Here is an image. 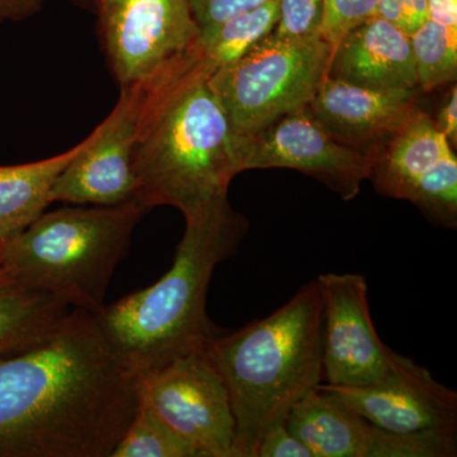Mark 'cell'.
I'll return each mask as SVG.
<instances>
[{
	"mask_svg": "<svg viewBox=\"0 0 457 457\" xmlns=\"http://www.w3.org/2000/svg\"><path fill=\"white\" fill-rule=\"evenodd\" d=\"M137 407V374L92 312L0 357V457H112Z\"/></svg>",
	"mask_w": 457,
	"mask_h": 457,
	"instance_id": "cell-1",
	"label": "cell"
},
{
	"mask_svg": "<svg viewBox=\"0 0 457 457\" xmlns=\"http://www.w3.org/2000/svg\"><path fill=\"white\" fill-rule=\"evenodd\" d=\"M196 46L141 83L135 137L137 200L185 219L227 200L237 174L236 137Z\"/></svg>",
	"mask_w": 457,
	"mask_h": 457,
	"instance_id": "cell-2",
	"label": "cell"
},
{
	"mask_svg": "<svg viewBox=\"0 0 457 457\" xmlns=\"http://www.w3.org/2000/svg\"><path fill=\"white\" fill-rule=\"evenodd\" d=\"M185 220L163 278L96 315L114 351L137 375L206 350L216 337L206 309L213 270L237 253L249 228L228 198Z\"/></svg>",
	"mask_w": 457,
	"mask_h": 457,
	"instance_id": "cell-3",
	"label": "cell"
},
{
	"mask_svg": "<svg viewBox=\"0 0 457 457\" xmlns=\"http://www.w3.org/2000/svg\"><path fill=\"white\" fill-rule=\"evenodd\" d=\"M323 314L317 278L269 317L207 343L236 420L233 457H257L264 433L323 383Z\"/></svg>",
	"mask_w": 457,
	"mask_h": 457,
	"instance_id": "cell-4",
	"label": "cell"
},
{
	"mask_svg": "<svg viewBox=\"0 0 457 457\" xmlns=\"http://www.w3.org/2000/svg\"><path fill=\"white\" fill-rule=\"evenodd\" d=\"M77 206L45 212L5 242L2 267L25 287L98 315L114 270L149 210L137 198L113 206Z\"/></svg>",
	"mask_w": 457,
	"mask_h": 457,
	"instance_id": "cell-5",
	"label": "cell"
},
{
	"mask_svg": "<svg viewBox=\"0 0 457 457\" xmlns=\"http://www.w3.org/2000/svg\"><path fill=\"white\" fill-rule=\"evenodd\" d=\"M333 49L321 36L284 38L270 33L210 82L234 137L263 130L286 114L309 107L329 73Z\"/></svg>",
	"mask_w": 457,
	"mask_h": 457,
	"instance_id": "cell-6",
	"label": "cell"
},
{
	"mask_svg": "<svg viewBox=\"0 0 457 457\" xmlns=\"http://www.w3.org/2000/svg\"><path fill=\"white\" fill-rule=\"evenodd\" d=\"M139 396L197 457H233L236 420L206 351L137 375Z\"/></svg>",
	"mask_w": 457,
	"mask_h": 457,
	"instance_id": "cell-7",
	"label": "cell"
},
{
	"mask_svg": "<svg viewBox=\"0 0 457 457\" xmlns=\"http://www.w3.org/2000/svg\"><path fill=\"white\" fill-rule=\"evenodd\" d=\"M96 11L120 88L152 79L200 38L189 0H98Z\"/></svg>",
	"mask_w": 457,
	"mask_h": 457,
	"instance_id": "cell-8",
	"label": "cell"
},
{
	"mask_svg": "<svg viewBox=\"0 0 457 457\" xmlns=\"http://www.w3.org/2000/svg\"><path fill=\"white\" fill-rule=\"evenodd\" d=\"M237 168H287L314 177L343 200L360 194L369 179L370 155L336 140L309 107L286 114L263 130L236 137Z\"/></svg>",
	"mask_w": 457,
	"mask_h": 457,
	"instance_id": "cell-9",
	"label": "cell"
},
{
	"mask_svg": "<svg viewBox=\"0 0 457 457\" xmlns=\"http://www.w3.org/2000/svg\"><path fill=\"white\" fill-rule=\"evenodd\" d=\"M285 423L314 457L457 455V433L385 431L318 387L291 408Z\"/></svg>",
	"mask_w": 457,
	"mask_h": 457,
	"instance_id": "cell-10",
	"label": "cell"
},
{
	"mask_svg": "<svg viewBox=\"0 0 457 457\" xmlns=\"http://www.w3.org/2000/svg\"><path fill=\"white\" fill-rule=\"evenodd\" d=\"M324 296L323 384L363 386L383 378L396 352L376 332L369 286L359 273L319 276Z\"/></svg>",
	"mask_w": 457,
	"mask_h": 457,
	"instance_id": "cell-11",
	"label": "cell"
},
{
	"mask_svg": "<svg viewBox=\"0 0 457 457\" xmlns=\"http://www.w3.org/2000/svg\"><path fill=\"white\" fill-rule=\"evenodd\" d=\"M141 83L121 88L106 120L84 139L53 189V203L113 206L137 198L135 137Z\"/></svg>",
	"mask_w": 457,
	"mask_h": 457,
	"instance_id": "cell-12",
	"label": "cell"
},
{
	"mask_svg": "<svg viewBox=\"0 0 457 457\" xmlns=\"http://www.w3.org/2000/svg\"><path fill=\"white\" fill-rule=\"evenodd\" d=\"M345 407L385 431L457 433V393L438 383L431 372L413 360L396 353L393 368L376 383L363 386H329Z\"/></svg>",
	"mask_w": 457,
	"mask_h": 457,
	"instance_id": "cell-13",
	"label": "cell"
},
{
	"mask_svg": "<svg viewBox=\"0 0 457 457\" xmlns=\"http://www.w3.org/2000/svg\"><path fill=\"white\" fill-rule=\"evenodd\" d=\"M420 90H376L327 77L309 110L336 140L369 154L420 110Z\"/></svg>",
	"mask_w": 457,
	"mask_h": 457,
	"instance_id": "cell-14",
	"label": "cell"
},
{
	"mask_svg": "<svg viewBox=\"0 0 457 457\" xmlns=\"http://www.w3.org/2000/svg\"><path fill=\"white\" fill-rule=\"evenodd\" d=\"M328 77L370 89L420 90L411 37L375 16L339 40Z\"/></svg>",
	"mask_w": 457,
	"mask_h": 457,
	"instance_id": "cell-15",
	"label": "cell"
},
{
	"mask_svg": "<svg viewBox=\"0 0 457 457\" xmlns=\"http://www.w3.org/2000/svg\"><path fill=\"white\" fill-rule=\"evenodd\" d=\"M450 153L449 140L420 108L390 139L369 153V179L380 194L407 200L418 180Z\"/></svg>",
	"mask_w": 457,
	"mask_h": 457,
	"instance_id": "cell-16",
	"label": "cell"
},
{
	"mask_svg": "<svg viewBox=\"0 0 457 457\" xmlns=\"http://www.w3.org/2000/svg\"><path fill=\"white\" fill-rule=\"evenodd\" d=\"M84 145L78 144L44 161L0 167V240L22 233L53 204V189L66 165Z\"/></svg>",
	"mask_w": 457,
	"mask_h": 457,
	"instance_id": "cell-17",
	"label": "cell"
},
{
	"mask_svg": "<svg viewBox=\"0 0 457 457\" xmlns=\"http://www.w3.org/2000/svg\"><path fill=\"white\" fill-rule=\"evenodd\" d=\"M71 311L56 297L21 285L0 267V357L41 342Z\"/></svg>",
	"mask_w": 457,
	"mask_h": 457,
	"instance_id": "cell-18",
	"label": "cell"
},
{
	"mask_svg": "<svg viewBox=\"0 0 457 457\" xmlns=\"http://www.w3.org/2000/svg\"><path fill=\"white\" fill-rule=\"evenodd\" d=\"M279 0L240 12L209 29H200L198 50L213 71L237 62L275 29Z\"/></svg>",
	"mask_w": 457,
	"mask_h": 457,
	"instance_id": "cell-19",
	"label": "cell"
},
{
	"mask_svg": "<svg viewBox=\"0 0 457 457\" xmlns=\"http://www.w3.org/2000/svg\"><path fill=\"white\" fill-rule=\"evenodd\" d=\"M420 92L455 83L457 77V29L427 20L411 36Z\"/></svg>",
	"mask_w": 457,
	"mask_h": 457,
	"instance_id": "cell-20",
	"label": "cell"
},
{
	"mask_svg": "<svg viewBox=\"0 0 457 457\" xmlns=\"http://www.w3.org/2000/svg\"><path fill=\"white\" fill-rule=\"evenodd\" d=\"M112 457H197L139 396L130 425L123 433Z\"/></svg>",
	"mask_w": 457,
	"mask_h": 457,
	"instance_id": "cell-21",
	"label": "cell"
},
{
	"mask_svg": "<svg viewBox=\"0 0 457 457\" xmlns=\"http://www.w3.org/2000/svg\"><path fill=\"white\" fill-rule=\"evenodd\" d=\"M407 200L416 204L429 220L442 227L456 228L457 159L453 152L418 180Z\"/></svg>",
	"mask_w": 457,
	"mask_h": 457,
	"instance_id": "cell-22",
	"label": "cell"
},
{
	"mask_svg": "<svg viewBox=\"0 0 457 457\" xmlns=\"http://www.w3.org/2000/svg\"><path fill=\"white\" fill-rule=\"evenodd\" d=\"M324 0H279L278 25L273 35L284 38L320 36Z\"/></svg>",
	"mask_w": 457,
	"mask_h": 457,
	"instance_id": "cell-23",
	"label": "cell"
},
{
	"mask_svg": "<svg viewBox=\"0 0 457 457\" xmlns=\"http://www.w3.org/2000/svg\"><path fill=\"white\" fill-rule=\"evenodd\" d=\"M378 0H324L320 36L335 50L348 31L374 17Z\"/></svg>",
	"mask_w": 457,
	"mask_h": 457,
	"instance_id": "cell-24",
	"label": "cell"
},
{
	"mask_svg": "<svg viewBox=\"0 0 457 457\" xmlns=\"http://www.w3.org/2000/svg\"><path fill=\"white\" fill-rule=\"evenodd\" d=\"M374 16L383 18L411 37L428 20L427 0H378Z\"/></svg>",
	"mask_w": 457,
	"mask_h": 457,
	"instance_id": "cell-25",
	"label": "cell"
},
{
	"mask_svg": "<svg viewBox=\"0 0 457 457\" xmlns=\"http://www.w3.org/2000/svg\"><path fill=\"white\" fill-rule=\"evenodd\" d=\"M200 29H209L228 17L264 4L269 0H189Z\"/></svg>",
	"mask_w": 457,
	"mask_h": 457,
	"instance_id": "cell-26",
	"label": "cell"
},
{
	"mask_svg": "<svg viewBox=\"0 0 457 457\" xmlns=\"http://www.w3.org/2000/svg\"><path fill=\"white\" fill-rule=\"evenodd\" d=\"M257 457H314L311 449L296 437L286 423H278L264 433Z\"/></svg>",
	"mask_w": 457,
	"mask_h": 457,
	"instance_id": "cell-27",
	"label": "cell"
},
{
	"mask_svg": "<svg viewBox=\"0 0 457 457\" xmlns=\"http://www.w3.org/2000/svg\"><path fill=\"white\" fill-rule=\"evenodd\" d=\"M46 0H0V23L20 22L35 16Z\"/></svg>",
	"mask_w": 457,
	"mask_h": 457,
	"instance_id": "cell-28",
	"label": "cell"
},
{
	"mask_svg": "<svg viewBox=\"0 0 457 457\" xmlns=\"http://www.w3.org/2000/svg\"><path fill=\"white\" fill-rule=\"evenodd\" d=\"M438 130L446 137L451 146L457 144V87L453 86L445 104H442L437 119L435 120Z\"/></svg>",
	"mask_w": 457,
	"mask_h": 457,
	"instance_id": "cell-29",
	"label": "cell"
},
{
	"mask_svg": "<svg viewBox=\"0 0 457 457\" xmlns=\"http://www.w3.org/2000/svg\"><path fill=\"white\" fill-rule=\"evenodd\" d=\"M428 20L457 29V0H427Z\"/></svg>",
	"mask_w": 457,
	"mask_h": 457,
	"instance_id": "cell-30",
	"label": "cell"
},
{
	"mask_svg": "<svg viewBox=\"0 0 457 457\" xmlns=\"http://www.w3.org/2000/svg\"><path fill=\"white\" fill-rule=\"evenodd\" d=\"M75 2L82 3L86 7L97 8L98 0H75Z\"/></svg>",
	"mask_w": 457,
	"mask_h": 457,
	"instance_id": "cell-31",
	"label": "cell"
},
{
	"mask_svg": "<svg viewBox=\"0 0 457 457\" xmlns=\"http://www.w3.org/2000/svg\"><path fill=\"white\" fill-rule=\"evenodd\" d=\"M3 246H4V243H3L2 240H0V267H2Z\"/></svg>",
	"mask_w": 457,
	"mask_h": 457,
	"instance_id": "cell-32",
	"label": "cell"
}]
</instances>
